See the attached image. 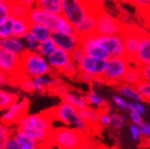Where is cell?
<instances>
[{
  "label": "cell",
  "instance_id": "2",
  "mask_svg": "<svg viewBox=\"0 0 150 149\" xmlns=\"http://www.w3.org/2000/svg\"><path fill=\"white\" fill-rule=\"evenodd\" d=\"M48 112L51 115L53 121H60L64 126L77 129L84 134H87L92 130L90 126L83 121V118L81 117L80 111L64 101L59 103L58 106L52 108Z\"/></svg>",
  "mask_w": 150,
  "mask_h": 149
},
{
  "label": "cell",
  "instance_id": "55",
  "mask_svg": "<svg viewBox=\"0 0 150 149\" xmlns=\"http://www.w3.org/2000/svg\"><path fill=\"white\" fill-rule=\"evenodd\" d=\"M8 0H0V3H3V2H6Z\"/></svg>",
  "mask_w": 150,
  "mask_h": 149
},
{
  "label": "cell",
  "instance_id": "49",
  "mask_svg": "<svg viewBox=\"0 0 150 149\" xmlns=\"http://www.w3.org/2000/svg\"><path fill=\"white\" fill-rule=\"evenodd\" d=\"M53 92L55 93V94H58V95H60L61 97H63V96H65V95L67 94V93H69L70 91H69V89L67 87L66 85H64L63 83H60L58 86H55L54 89H52Z\"/></svg>",
  "mask_w": 150,
  "mask_h": 149
},
{
  "label": "cell",
  "instance_id": "46",
  "mask_svg": "<svg viewBox=\"0 0 150 149\" xmlns=\"http://www.w3.org/2000/svg\"><path fill=\"white\" fill-rule=\"evenodd\" d=\"M77 78L79 79V81L81 82H84V83H92V82H95L96 78L92 74H85V72H79L77 74Z\"/></svg>",
  "mask_w": 150,
  "mask_h": 149
},
{
  "label": "cell",
  "instance_id": "43",
  "mask_svg": "<svg viewBox=\"0 0 150 149\" xmlns=\"http://www.w3.org/2000/svg\"><path fill=\"white\" fill-rule=\"evenodd\" d=\"M100 126L102 127H109L111 126V114L107 110L100 112V121H99Z\"/></svg>",
  "mask_w": 150,
  "mask_h": 149
},
{
  "label": "cell",
  "instance_id": "8",
  "mask_svg": "<svg viewBox=\"0 0 150 149\" xmlns=\"http://www.w3.org/2000/svg\"><path fill=\"white\" fill-rule=\"evenodd\" d=\"M126 26L116 19L114 16L104 11H100L97 15L96 33L97 35H122Z\"/></svg>",
  "mask_w": 150,
  "mask_h": 149
},
{
  "label": "cell",
  "instance_id": "1",
  "mask_svg": "<svg viewBox=\"0 0 150 149\" xmlns=\"http://www.w3.org/2000/svg\"><path fill=\"white\" fill-rule=\"evenodd\" d=\"M96 0H63L62 15L74 28H78L95 12H100Z\"/></svg>",
  "mask_w": 150,
  "mask_h": 149
},
{
  "label": "cell",
  "instance_id": "33",
  "mask_svg": "<svg viewBox=\"0 0 150 149\" xmlns=\"http://www.w3.org/2000/svg\"><path fill=\"white\" fill-rule=\"evenodd\" d=\"M136 89L141 94L143 101L150 102V81L141 80L139 83L136 84Z\"/></svg>",
  "mask_w": 150,
  "mask_h": 149
},
{
  "label": "cell",
  "instance_id": "9",
  "mask_svg": "<svg viewBox=\"0 0 150 149\" xmlns=\"http://www.w3.org/2000/svg\"><path fill=\"white\" fill-rule=\"evenodd\" d=\"M0 70H2L3 72L13 78L16 82V85L18 80L25 77L21 74V59L19 55L1 47H0Z\"/></svg>",
  "mask_w": 150,
  "mask_h": 149
},
{
  "label": "cell",
  "instance_id": "50",
  "mask_svg": "<svg viewBox=\"0 0 150 149\" xmlns=\"http://www.w3.org/2000/svg\"><path fill=\"white\" fill-rule=\"evenodd\" d=\"M129 1L142 9H148L150 6V0H129Z\"/></svg>",
  "mask_w": 150,
  "mask_h": 149
},
{
  "label": "cell",
  "instance_id": "38",
  "mask_svg": "<svg viewBox=\"0 0 150 149\" xmlns=\"http://www.w3.org/2000/svg\"><path fill=\"white\" fill-rule=\"evenodd\" d=\"M61 72L63 74H65V76H68V77H75V76H77L79 74L78 64L75 63L74 61H70Z\"/></svg>",
  "mask_w": 150,
  "mask_h": 149
},
{
  "label": "cell",
  "instance_id": "28",
  "mask_svg": "<svg viewBox=\"0 0 150 149\" xmlns=\"http://www.w3.org/2000/svg\"><path fill=\"white\" fill-rule=\"evenodd\" d=\"M29 32L35 37V40H38V43H42L51 36V31L49 29L43 25H40V23H31Z\"/></svg>",
  "mask_w": 150,
  "mask_h": 149
},
{
  "label": "cell",
  "instance_id": "15",
  "mask_svg": "<svg viewBox=\"0 0 150 149\" xmlns=\"http://www.w3.org/2000/svg\"><path fill=\"white\" fill-rule=\"evenodd\" d=\"M52 40L57 48H61L65 51L72 53L80 47V37L76 33H63V32H51Z\"/></svg>",
  "mask_w": 150,
  "mask_h": 149
},
{
  "label": "cell",
  "instance_id": "51",
  "mask_svg": "<svg viewBox=\"0 0 150 149\" xmlns=\"http://www.w3.org/2000/svg\"><path fill=\"white\" fill-rule=\"evenodd\" d=\"M4 149H19V146H18L17 142L15 140V138H13V135H12L10 140H8V143L6 144V147Z\"/></svg>",
  "mask_w": 150,
  "mask_h": 149
},
{
  "label": "cell",
  "instance_id": "41",
  "mask_svg": "<svg viewBox=\"0 0 150 149\" xmlns=\"http://www.w3.org/2000/svg\"><path fill=\"white\" fill-rule=\"evenodd\" d=\"M16 84L15 80L12 77H10L9 74H6V72H3L2 70H0V87H4V86H10Z\"/></svg>",
  "mask_w": 150,
  "mask_h": 149
},
{
  "label": "cell",
  "instance_id": "48",
  "mask_svg": "<svg viewBox=\"0 0 150 149\" xmlns=\"http://www.w3.org/2000/svg\"><path fill=\"white\" fill-rule=\"evenodd\" d=\"M139 127V131H141L142 136L144 138H147L150 140V123H147V121H144L142 123Z\"/></svg>",
  "mask_w": 150,
  "mask_h": 149
},
{
  "label": "cell",
  "instance_id": "20",
  "mask_svg": "<svg viewBox=\"0 0 150 149\" xmlns=\"http://www.w3.org/2000/svg\"><path fill=\"white\" fill-rule=\"evenodd\" d=\"M100 112L99 110L94 109L92 106H87L85 109L81 110L80 115L83 118V121L90 126L91 129H96L100 126L99 121H100Z\"/></svg>",
  "mask_w": 150,
  "mask_h": 149
},
{
  "label": "cell",
  "instance_id": "54",
  "mask_svg": "<svg viewBox=\"0 0 150 149\" xmlns=\"http://www.w3.org/2000/svg\"><path fill=\"white\" fill-rule=\"evenodd\" d=\"M93 149H110L108 148V147L103 146V145H94V146H92Z\"/></svg>",
  "mask_w": 150,
  "mask_h": 149
},
{
  "label": "cell",
  "instance_id": "39",
  "mask_svg": "<svg viewBox=\"0 0 150 149\" xmlns=\"http://www.w3.org/2000/svg\"><path fill=\"white\" fill-rule=\"evenodd\" d=\"M10 17H11V10H10L9 2L6 1V2L0 3V23Z\"/></svg>",
  "mask_w": 150,
  "mask_h": 149
},
{
  "label": "cell",
  "instance_id": "22",
  "mask_svg": "<svg viewBox=\"0 0 150 149\" xmlns=\"http://www.w3.org/2000/svg\"><path fill=\"white\" fill-rule=\"evenodd\" d=\"M62 101L68 103V104H70L72 106H75L76 109H78L79 111H81V110H83L88 106V103H87L85 96L76 92L67 93L65 96L62 97Z\"/></svg>",
  "mask_w": 150,
  "mask_h": 149
},
{
  "label": "cell",
  "instance_id": "7",
  "mask_svg": "<svg viewBox=\"0 0 150 149\" xmlns=\"http://www.w3.org/2000/svg\"><path fill=\"white\" fill-rule=\"evenodd\" d=\"M131 61L126 55L124 57H111L108 60V65L103 74L102 80L105 83L120 84L128 68L131 66Z\"/></svg>",
  "mask_w": 150,
  "mask_h": 149
},
{
  "label": "cell",
  "instance_id": "3",
  "mask_svg": "<svg viewBox=\"0 0 150 149\" xmlns=\"http://www.w3.org/2000/svg\"><path fill=\"white\" fill-rule=\"evenodd\" d=\"M28 19L31 23H40L51 32H63V33H76L75 28L70 25L63 15L52 14L40 8H33L30 10Z\"/></svg>",
  "mask_w": 150,
  "mask_h": 149
},
{
  "label": "cell",
  "instance_id": "40",
  "mask_svg": "<svg viewBox=\"0 0 150 149\" xmlns=\"http://www.w3.org/2000/svg\"><path fill=\"white\" fill-rule=\"evenodd\" d=\"M112 100H113V102H114V104H115L119 110H128V104H129V102H128V101L125 99V97H122L121 95H114L112 97Z\"/></svg>",
  "mask_w": 150,
  "mask_h": 149
},
{
  "label": "cell",
  "instance_id": "26",
  "mask_svg": "<svg viewBox=\"0 0 150 149\" xmlns=\"http://www.w3.org/2000/svg\"><path fill=\"white\" fill-rule=\"evenodd\" d=\"M62 2L63 0H36L38 8L58 15H62Z\"/></svg>",
  "mask_w": 150,
  "mask_h": 149
},
{
  "label": "cell",
  "instance_id": "34",
  "mask_svg": "<svg viewBox=\"0 0 150 149\" xmlns=\"http://www.w3.org/2000/svg\"><path fill=\"white\" fill-rule=\"evenodd\" d=\"M128 121V117L119 113H113L111 114V126L117 130L122 129V127L126 125Z\"/></svg>",
  "mask_w": 150,
  "mask_h": 149
},
{
  "label": "cell",
  "instance_id": "30",
  "mask_svg": "<svg viewBox=\"0 0 150 149\" xmlns=\"http://www.w3.org/2000/svg\"><path fill=\"white\" fill-rule=\"evenodd\" d=\"M142 80L141 74H139V67L131 64V66L128 68L127 72L125 74L122 83L130 84V85H135Z\"/></svg>",
  "mask_w": 150,
  "mask_h": 149
},
{
  "label": "cell",
  "instance_id": "6",
  "mask_svg": "<svg viewBox=\"0 0 150 149\" xmlns=\"http://www.w3.org/2000/svg\"><path fill=\"white\" fill-rule=\"evenodd\" d=\"M51 115L49 112L38 113V114H27L20 118L17 123V129L19 130H35L42 131L52 135L53 126H52Z\"/></svg>",
  "mask_w": 150,
  "mask_h": 149
},
{
  "label": "cell",
  "instance_id": "42",
  "mask_svg": "<svg viewBox=\"0 0 150 149\" xmlns=\"http://www.w3.org/2000/svg\"><path fill=\"white\" fill-rule=\"evenodd\" d=\"M129 132H130V136L133 142H139L142 136L141 131H139V127L134 125V123H130L129 125Z\"/></svg>",
  "mask_w": 150,
  "mask_h": 149
},
{
  "label": "cell",
  "instance_id": "27",
  "mask_svg": "<svg viewBox=\"0 0 150 149\" xmlns=\"http://www.w3.org/2000/svg\"><path fill=\"white\" fill-rule=\"evenodd\" d=\"M11 10V16L14 18H28L30 9L20 2L19 0H8Z\"/></svg>",
  "mask_w": 150,
  "mask_h": 149
},
{
  "label": "cell",
  "instance_id": "17",
  "mask_svg": "<svg viewBox=\"0 0 150 149\" xmlns=\"http://www.w3.org/2000/svg\"><path fill=\"white\" fill-rule=\"evenodd\" d=\"M47 61L52 69H55L58 72H62L65 66L69 63L71 60V53L65 51L63 49L57 48L49 57H47Z\"/></svg>",
  "mask_w": 150,
  "mask_h": 149
},
{
  "label": "cell",
  "instance_id": "47",
  "mask_svg": "<svg viewBox=\"0 0 150 149\" xmlns=\"http://www.w3.org/2000/svg\"><path fill=\"white\" fill-rule=\"evenodd\" d=\"M139 74L142 80L150 81V64L139 67Z\"/></svg>",
  "mask_w": 150,
  "mask_h": 149
},
{
  "label": "cell",
  "instance_id": "19",
  "mask_svg": "<svg viewBox=\"0 0 150 149\" xmlns=\"http://www.w3.org/2000/svg\"><path fill=\"white\" fill-rule=\"evenodd\" d=\"M0 47L13 52L15 55H19V57L23 55L27 52V48H26L25 43H23L21 40L16 38V37H14V36L0 40Z\"/></svg>",
  "mask_w": 150,
  "mask_h": 149
},
{
  "label": "cell",
  "instance_id": "13",
  "mask_svg": "<svg viewBox=\"0 0 150 149\" xmlns=\"http://www.w3.org/2000/svg\"><path fill=\"white\" fill-rule=\"evenodd\" d=\"M107 65L108 61L99 60V59L85 55L83 57V60L78 64V67L79 72H85V74L94 76L96 79H102Z\"/></svg>",
  "mask_w": 150,
  "mask_h": 149
},
{
  "label": "cell",
  "instance_id": "44",
  "mask_svg": "<svg viewBox=\"0 0 150 149\" xmlns=\"http://www.w3.org/2000/svg\"><path fill=\"white\" fill-rule=\"evenodd\" d=\"M129 119H130L131 123H134L136 126H141L142 123H144L143 115L139 114L136 112H129Z\"/></svg>",
  "mask_w": 150,
  "mask_h": 149
},
{
  "label": "cell",
  "instance_id": "29",
  "mask_svg": "<svg viewBox=\"0 0 150 149\" xmlns=\"http://www.w3.org/2000/svg\"><path fill=\"white\" fill-rule=\"evenodd\" d=\"M18 100V95L6 89H0V112H4L9 109L14 102Z\"/></svg>",
  "mask_w": 150,
  "mask_h": 149
},
{
  "label": "cell",
  "instance_id": "12",
  "mask_svg": "<svg viewBox=\"0 0 150 149\" xmlns=\"http://www.w3.org/2000/svg\"><path fill=\"white\" fill-rule=\"evenodd\" d=\"M80 48L83 50L84 55L87 57L105 61H108L111 57L110 53L96 42L95 34L80 38Z\"/></svg>",
  "mask_w": 150,
  "mask_h": 149
},
{
  "label": "cell",
  "instance_id": "52",
  "mask_svg": "<svg viewBox=\"0 0 150 149\" xmlns=\"http://www.w3.org/2000/svg\"><path fill=\"white\" fill-rule=\"evenodd\" d=\"M19 1L23 3V4H25L27 8H29L30 10L33 9V6L36 3V0H19Z\"/></svg>",
  "mask_w": 150,
  "mask_h": 149
},
{
  "label": "cell",
  "instance_id": "21",
  "mask_svg": "<svg viewBox=\"0 0 150 149\" xmlns=\"http://www.w3.org/2000/svg\"><path fill=\"white\" fill-rule=\"evenodd\" d=\"M13 138L17 142L19 149H42V147L44 146L42 144L38 143L36 140L27 136L25 133H23L19 130H16L13 133Z\"/></svg>",
  "mask_w": 150,
  "mask_h": 149
},
{
  "label": "cell",
  "instance_id": "36",
  "mask_svg": "<svg viewBox=\"0 0 150 149\" xmlns=\"http://www.w3.org/2000/svg\"><path fill=\"white\" fill-rule=\"evenodd\" d=\"M23 40H25V45H26L27 51L36 52V50H38V44H40V43L35 40V37L33 36L30 32L26 35V37H25Z\"/></svg>",
  "mask_w": 150,
  "mask_h": 149
},
{
  "label": "cell",
  "instance_id": "25",
  "mask_svg": "<svg viewBox=\"0 0 150 149\" xmlns=\"http://www.w3.org/2000/svg\"><path fill=\"white\" fill-rule=\"evenodd\" d=\"M86 101L88 103V106H92L94 109H97L99 111H103L108 108V101L104 99L101 95L96 93L95 91H90L85 95Z\"/></svg>",
  "mask_w": 150,
  "mask_h": 149
},
{
  "label": "cell",
  "instance_id": "37",
  "mask_svg": "<svg viewBox=\"0 0 150 149\" xmlns=\"http://www.w3.org/2000/svg\"><path fill=\"white\" fill-rule=\"evenodd\" d=\"M128 111L136 112L141 115H145L146 114V106H144L143 101H129Z\"/></svg>",
  "mask_w": 150,
  "mask_h": 149
},
{
  "label": "cell",
  "instance_id": "45",
  "mask_svg": "<svg viewBox=\"0 0 150 149\" xmlns=\"http://www.w3.org/2000/svg\"><path fill=\"white\" fill-rule=\"evenodd\" d=\"M85 57V55H84L83 50L79 47V48H77L75 50V51L71 53V60L75 62V63L79 64L81 62V61L83 60V57Z\"/></svg>",
  "mask_w": 150,
  "mask_h": 149
},
{
  "label": "cell",
  "instance_id": "53",
  "mask_svg": "<svg viewBox=\"0 0 150 149\" xmlns=\"http://www.w3.org/2000/svg\"><path fill=\"white\" fill-rule=\"evenodd\" d=\"M77 149H93V147L91 146V145L88 143H85V144H83L82 146L78 147Z\"/></svg>",
  "mask_w": 150,
  "mask_h": 149
},
{
  "label": "cell",
  "instance_id": "14",
  "mask_svg": "<svg viewBox=\"0 0 150 149\" xmlns=\"http://www.w3.org/2000/svg\"><path fill=\"white\" fill-rule=\"evenodd\" d=\"M143 33L139 32V30L133 29L131 27H126L124 34V40H125V52H126V57L131 61L134 60L137 50H139V42H141V37Z\"/></svg>",
  "mask_w": 150,
  "mask_h": 149
},
{
  "label": "cell",
  "instance_id": "10",
  "mask_svg": "<svg viewBox=\"0 0 150 149\" xmlns=\"http://www.w3.org/2000/svg\"><path fill=\"white\" fill-rule=\"evenodd\" d=\"M30 101L28 98H21L14 102L6 111L0 114V123L10 127L13 125H17L20 118L27 115V111L29 109Z\"/></svg>",
  "mask_w": 150,
  "mask_h": 149
},
{
  "label": "cell",
  "instance_id": "24",
  "mask_svg": "<svg viewBox=\"0 0 150 149\" xmlns=\"http://www.w3.org/2000/svg\"><path fill=\"white\" fill-rule=\"evenodd\" d=\"M117 91L119 95L122 97L130 99V101H143L141 94L139 93L135 85H130V84L120 83L117 86Z\"/></svg>",
  "mask_w": 150,
  "mask_h": 149
},
{
  "label": "cell",
  "instance_id": "18",
  "mask_svg": "<svg viewBox=\"0 0 150 149\" xmlns=\"http://www.w3.org/2000/svg\"><path fill=\"white\" fill-rule=\"evenodd\" d=\"M99 12H95L88 15V17L84 20V23L75 29L76 34L80 38L86 37L88 35H93L96 33V25H97V15Z\"/></svg>",
  "mask_w": 150,
  "mask_h": 149
},
{
  "label": "cell",
  "instance_id": "32",
  "mask_svg": "<svg viewBox=\"0 0 150 149\" xmlns=\"http://www.w3.org/2000/svg\"><path fill=\"white\" fill-rule=\"evenodd\" d=\"M14 17H10L3 23H0V40L13 36V26H14Z\"/></svg>",
  "mask_w": 150,
  "mask_h": 149
},
{
  "label": "cell",
  "instance_id": "16",
  "mask_svg": "<svg viewBox=\"0 0 150 149\" xmlns=\"http://www.w3.org/2000/svg\"><path fill=\"white\" fill-rule=\"evenodd\" d=\"M132 64L137 67L150 64V35L147 33H143L142 35L139 50L132 61Z\"/></svg>",
  "mask_w": 150,
  "mask_h": 149
},
{
  "label": "cell",
  "instance_id": "31",
  "mask_svg": "<svg viewBox=\"0 0 150 149\" xmlns=\"http://www.w3.org/2000/svg\"><path fill=\"white\" fill-rule=\"evenodd\" d=\"M55 49H57V46H55L54 42L52 40L51 37H49L48 40H44V42L38 44L36 52H38V55H43V57H45L47 59V57L51 55L52 52L54 51Z\"/></svg>",
  "mask_w": 150,
  "mask_h": 149
},
{
  "label": "cell",
  "instance_id": "23",
  "mask_svg": "<svg viewBox=\"0 0 150 149\" xmlns=\"http://www.w3.org/2000/svg\"><path fill=\"white\" fill-rule=\"evenodd\" d=\"M31 23L28 18H15L13 26V36L19 40H23L29 33Z\"/></svg>",
  "mask_w": 150,
  "mask_h": 149
},
{
  "label": "cell",
  "instance_id": "11",
  "mask_svg": "<svg viewBox=\"0 0 150 149\" xmlns=\"http://www.w3.org/2000/svg\"><path fill=\"white\" fill-rule=\"evenodd\" d=\"M96 42L103 47L111 57H124L125 40L122 35H97L95 34Z\"/></svg>",
  "mask_w": 150,
  "mask_h": 149
},
{
  "label": "cell",
  "instance_id": "5",
  "mask_svg": "<svg viewBox=\"0 0 150 149\" xmlns=\"http://www.w3.org/2000/svg\"><path fill=\"white\" fill-rule=\"evenodd\" d=\"M21 59V74L25 77L36 78L40 76L49 74L51 72V66L45 57L38 55V52L27 51Z\"/></svg>",
  "mask_w": 150,
  "mask_h": 149
},
{
  "label": "cell",
  "instance_id": "4",
  "mask_svg": "<svg viewBox=\"0 0 150 149\" xmlns=\"http://www.w3.org/2000/svg\"><path fill=\"white\" fill-rule=\"evenodd\" d=\"M85 143L86 134L70 127H57L52 132L51 145L58 149H77Z\"/></svg>",
  "mask_w": 150,
  "mask_h": 149
},
{
  "label": "cell",
  "instance_id": "35",
  "mask_svg": "<svg viewBox=\"0 0 150 149\" xmlns=\"http://www.w3.org/2000/svg\"><path fill=\"white\" fill-rule=\"evenodd\" d=\"M12 135L13 134L11 133L10 127L0 123V149H4L6 144L8 143V140H10Z\"/></svg>",
  "mask_w": 150,
  "mask_h": 149
}]
</instances>
